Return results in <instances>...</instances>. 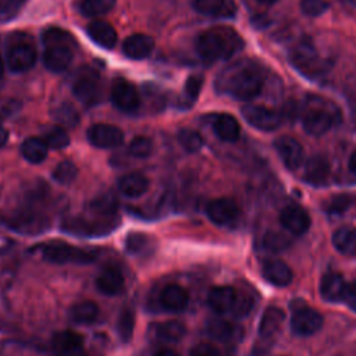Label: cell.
Segmentation results:
<instances>
[{
    "label": "cell",
    "mask_w": 356,
    "mask_h": 356,
    "mask_svg": "<svg viewBox=\"0 0 356 356\" xmlns=\"http://www.w3.org/2000/svg\"><path fill=\"white\" fill-rule=\"evenodd\" d=\"M285 320V313L275 306L267 307L259 323V334L263 338L274 337L282 327Z\"/></svg>",
    "instance_id": "83f0119b"
},
{
    "label": "cell",
    "mask_w": 356,
    "mask_h": 356,
    "mask_svg": "<svg viewBox=\"0 0 356 356\" xmlns=\"http://www.w3.org/2000/svg\"><path fill=\"white\" fill-rule=\"evenodd\" d=\"M188 303H189L188 292L177 284L165 285L160 292V305L167 312L179 313L186 309Z\"/></svg>",
    "instance_id": "7402d4cb"
},
{
    "label": "cell",
    "mask_w": 356,
    "mask_h": 356,
    "mask_svg": "<svg viewBox=\"0 0 356 356\" xmlns=\"http://www.w3.org/2000/svg\"><path fill=\"white\" fill-rule=\"evenodd\" d=\"M90 145L99 149H113L124 142L122 131L110 124H95L86 132Z\"/></svg>",
    "instance_id": "4fadbf2b"
},
{
    "label": "cell",
    "mask_w": 356,
    "mask_h": 356,
    "mask_svg": "<svg viewBox=\"0 0 356 356\" xmlns=\"http://www.w3.org/2000/svg\"><path fill=\"white\" fill-rule=\"evenodd\" d=\"M53 118L60 122L64 127H76L79 122V115L76 110L70 104V103H61L54 111H53Z\"/></svg>",
    "instance_id": "60d3db41"
},
{
    "label": "cell",
    "mask_w": 356,
    "mask_h": 356,
    "mask_svg": "<svg viewBox=\"0 0 356 356\" xmlns=\"http://www.w3.org/2000/svg\"><path fill=\"white\" fill-rule=\"evenodd\" d=\"M261 274L266 281L274 286H286L292 282L293 274L289 266L280 259H270L263 263Z\"/></svg>",
    "instance_id": "ffe728a7"
},
{
    "label": "cell",
    "mask_w": 356,
    "mask_h": 356,
    "mask_svg": "<svg viewBox=\"0 0 356 356\" xmlns=\"http://www.w3.org/2000/svg\"><path fill=\"white\" fill-rule=\"evenodd\" d=\"M335 122V113L324 107L323 103L320 106H313L312 108H309L302 118V127L305 132L312 136L325 135Z\"/></svg>",
    "instance_id": "ba28073f"
},
{
    "label": "cell",
    "mask_w": 356,
    "mask_h": 356,
    "mask_svg": "<svg viewBox=\"0 0 356 356\" xmlns=\"http://www.w3.org/2000/svg\"><path fill=\"white\" fill-rule=\"evenodd\" d=\"M241 292L232 286H216L209 292L207 303L218 314H232L238 306Z\"/></svg>",
    "instance_id": "5bb4252c"
},
{
    "label": "cell",
    "mask_w": 356,
    "mask_h": 356,
    "mask_svg": "<svg viewBox=\"0 0 356 356\" xmlns=\"http://www.w3.org/2000/svg\"><path fill=\"white\" fill-rule=\"evenodd\" d=\"M342 3H345L346 6H350V7H356V0H341Z\"/></svg>",
    "instance_id": "db71d44e"
},
{
    "label": "cell",
    "mask_w": 356,
    "mask_h": 356,
    "mask_svg": "<svg viewBox=\"0 0 356 356\" xmlns=\"http://www.w3.org/2000/svg\"><path fill=\"white\" fill-rule=\"evenodd\" d=\"M38 58V51L31 42H15L8 46L6 53L7 67L13 72H25L31 70Z\"/></svg>",
    "instance_id": "9c48e42d"
},
{
    "label": "cell",
    "mask_w": 356,
    "mask_h": 356,
    "mask_svg": "<svg viewBox=\"0 0 356 356\" xmlns=\"http://www.w3.org/2000/svg\"><path fill=\"white\" fill-rule=\"evenodd\" d=\"M111 102L118 110L124 113H134L140 106V96L129 81L117 78L111 86Z\"/></svg>",
    "instance_id": "8fae6325"
},
{
    "label": "cell",
    "mask_w": 356,
    "mask_h": 356,
    "mask_svg": "<svg viewBox=\"0 0 356 356\" xmlns=\"http://www.w3.org/2000/svg\"><path fill=\"white\" fill-rule=\"evenodd\" d=\"M328 177H330V164L325 157L316 154L305 161L302 178L306 184L313 186H321L327 184Z\"/></svg>",
    "instance_id": "d6986e66"
},
{
    "label": "cell",
    "mask_w": 356,
    "mask_h": 356,
    "mask_svg": "<svg viewBox=\"0 0 356 356\" xmlns=\"http://www.w3.org/2000/svg\"><path fill=\"white\" fill-rule=\"evenodd\" d=\"M264 86V72L252 60H239L228 65L217 76L216 88L220 93L236 100H252L259 96Z\"/></svg>",
    "instance_id": "6da1fadb"
},
{
    "label": "cell",
    "mask_w": 356,
    "mask_h": 356,
    "mask_svg": "<svg viewBox=\"0 0 356 356\" xmlns=\"http://www.w3.org/2000/svg\"><path fill=\"white\" fill-rule=\"evenodd\" d=\"M49 146L40 138H28L21 145L24 159L32 164H40L47 157Z\"/></svg>",
    "instance_id": "1f68e13d"
},
{
    "label": "cell",
    "mask_w": 356,
    "mask_h": 356,
    "mask_svg": "<svg viewBox=\"0 0 356 356\" xmlns=\"http://www.w3.org/2000/svg\"><path fill=\"white\" fill-rule=\"evenodd\" d=\"M25 0H0V21L6 22L14 18Z\"/></svg>",
    "instance_id": "7dc6e473"
},
{
    "label": "cell",
    "mask_w": 356,
    "mask_h": 356,
    "mask_svg": "<svg viewBox=\"0 0 356 356\" xmlns=\"http://www.w3.org/2000/svg\"><path fill=\"white\" fill-rule=\"evenodd\" d=\"M153 356H179V355L170 349H161V350H157Z\"/></svg>",
    "instance_id": "f5cc1de1"
},
{
    "label": "cell",
    "mask_w": 356,
    "mask_h": 356,
    "mask_svg": "<svg viewBox=\"0 0 356 356\" xmlns=\"http://www.w3.org/2000/svg\"><path fill=\"white\" fill-rule=\"evenodd\" d=\"M288 58L293 68L309 78L324 75L331 65L328 60L321 57L314 43L309 38H303L296 44H293L289 50Z\"/></svg>",
    "instance_id": "277c9868"
},
{
    "label": "cell",
    "mask_w": 356,
    "mask_h": 356,
    "mask_svg": "<svg viewBox=\"0 0 356 356\" xmlns=\"http://www.w3.org/2000/svg\"><path fill=\"white\" fill-rule=\"evenodd\" d=\"M42 256L54 264H90L96 256L82 248L61 241H51L42 246Z\"/></svg>",
    "instance_id": "5b68a950"
},
{
    "label": "cell",
    "mask_w": 356,
    "mask_h": 356,
    "mask_svg": "<svg viewBox=\"0 0 356 356\" xmlns=\"http://www.w3.org/2000/svg\"><path fill=\"white\" fill-rule=\"evenodd\" d=\"M43 63L51 72L65 71L74 58V38L61 28H47L42 33Z\"/></svg>",
    "instance_id": "3957f363"
},
{
    "label": "cell",
    "mask_w": 356,
    "mask_h": 356,
    "mask_svg": "<svg viewBox=\"0 0 356 356\" xmlns=\"http://www.w3.org/2000/svg\"><path fill=\"white\" fill-rule=\"evenodd\" d=\"M3 72H4V61H3V58H1V56H0V78H1Z\"/></svg>",
    "instance_id": "9f6ffc18"
},
{
    "label": "cell",
    "mask_w": 356,
    "mask_h": 356,
    "mask_svg": "<svg viewBox=\"0 0 356 356\" xmlns=\"http://www.w3.org/2000/svg\"><path fill=\"white\" fill-rule=\"evenodd\" d=\"M51 346L56 356H88L83 339L74 331H61L53 337Z\"/></svg>",
    "instance_id": "2e32d148"
},
{
    "label": "cell",
    "mask_w": 356,
    "mask_h": 356,
    "mask_svg": "<svg viewBox=\"0 0 356 356\" xmlns=\"http://www.w3.org/2000/svg\"><path fill=\"white\" fill-rule=\"evenodd\" d=\"M153 150V143L149 138L146 136H136L129 142L128 152L131 156L138 157V159H146L152 154Z\"/></svg>",
    "instance_id": "ee69618b"
},
{
    "label": "cell",
    "mask_w": 356,
    "mask_h": 356,
    "mask_svg": "<svg viewBox=\"0 0 356 356\" xmlns=\"http://www.w3.org/2000/svg\"><path fill=\"white\" fill-rule=\"evenodd\" d=\"M127 252L135 256L147 254L152 250V239L142 232H132L125 239Z\"/></svg>",
    "instance_id": "836d02e7"
},
{
    "label": "cell",
    "mask_w": 356,
    "mask_h": 356,
    "mask_svg": "<svg viewBox=\"0 0 356 356\" xmlns=\"http://www.w3.org/2000/svg\"><path fill=\"white\" fill-rule=\"evenodd\" d=\"M90 210L96 216L111 218L114 217L117 210V200L111 193L100 195L90 203Z\"/></svg>",
    "instance_id": "e575fe53"
},
{
    "label": "cell",
    "mask_w": 356,
    "mask_h": 356,
    "mask_svg": "<svg viewBox=\"0 0 356 356\" xmlns=\"http://www.w3.org/2000/svg\"><path fill=\"white\" fill-rule=\"evenodd\" d=\"M350 206V197L348 195L339 193L334 197H331L330 200H327V203L324 204V209L330 213V214H341L343 211H346Z\"/></svg>",
    "instance_id": "bcb514c9"
},
{
    "label": "cell",
    "mask_w": 356,
    "mask_h": 356,
    "mask_svg": "<svg viewBox=\"0 0 356 356\" xmlns=\"http://www.w3.org/2000/svg\"><path fill=\"white\" fill-rule=\"evenodd\" d=\"M150 186L149 179L139 172H131L120 178L118 191L127 197H140L147 192Z\"/></svg>",
    "instance_id": "4316f807"
},
{
    "label": "cell",
    "mask_w": 356,
    "mask_h": 356,
    "mask_svg": "<svg viewBox=\"0 0 356 356\" xmlns=\"http://www.w3.org/2000/svg\"><path fill=\"white\" fill-rule=\"evenodd\" d=\"M125 280L122 273L115 267H107L96 278V288L99 292L107 296L120 295L124 291Z\"/></svg>",
    "instance_id": "cb8c5ba5"
},
{
    "label": "cell",
    "mask_w": 356,
    "mask_h": 356,
    "mask_svg": "<svg viewBox=\"0 0 356 356\" xmlns=\"http://www.w3.org/2000/svg\"><path fill=\"white\" fill-rule=\"evenodd\" d=\"M280 221L285 229L293 235H303L310 228V217L307 211L298 204H288L281 210Z\"/></svg>",
    "instance_id": "e0dca14e"
},
{
    "label": "cell",
    "mask_w": 356,
    "mask_h": 356,
    "mask_svg": "<svg viewBox=\"0 0 356 356\" xmlns=\"http://www.w3.org/2000/svg\"><path fill=\"white\" fill-rule=\"evenodd\" d=\"M348 282L337 273H327L321 278L320 284V293L321 298L327 302H342L345 289H346Z\"/></svg>",
    "instance_id": "484cf974"
},
{
    "label": "cell",
    "mask_w": 356,
    "mask_h": 356,
    "mask_svg": "<svg viewBox=\"0 0 356 356\" xmlns=\"http://www.w3.org/2000/svg\"><path fill=\"white\" fill-rule=\"evenodd\" d=\"M332 245L342 254H356V229L350 227L338 228L332 234Z\"/></svg>",
    "instance_id": "4dcf8cb0"
},
{
    "label": "cell",
    "mask_w": 356,
    "mask_h": 356,
    "mask_svg": "<svg viewBox=\"0 0 356 356\" xmlns=\"http://www.w3.org/2000/svg\"><path fill=\"white\" fill-rule=\"evenodd\" d=\"M72 93L74 96L88 107H92L100 103L103 97V86L100 75L96 70L85 67L82 68L72 81Z\"/></svg>",
    "instance_id": "8992f818"
},
{
    "label": "cell",
    "mask_w": 356,
    "mask_h": 356,
    "mask_svg": "<svg viewBox=\"0 0 356 356\" xmlns=\"http://www.w3.org/2000/svg\"><path fill=\"white\" fill-rule=\"evenodd\" d=\"M178 142L189 153H196L203 147V138L200 134L189 128H184L178 132Z\"/></svg>",
    "instance_id": "f35d334b"
},
{
    "label": "cell",
    "mask_w": 356,
    "mask_h": 356,
    "mask_svg": "<svg viewBox=\"0 0 356 356\" xmlns=\"http://www.w3.org/2000/svg\"><path fill=\"white\" fill-rule=\"evenodd\" d=\"M154 47V40L145 33H134L128 36L122 43V51L132 60L146 58Z\"/></svg>",
    "instance_id": "603a6c76"
},
{
    "label": "cell",
    "mask_w": 356,
    "mask_h": 356,
    "mask_svg": "<svg viewBox=\"0 0 356 356\" xmlns=\"http://www.w3.org/2000/svg\"><path fill=\"white\" fill-rule=\"evenodd\" d=\"M274 147L288 170H298L305 160L302 145L292 136H280L274 142Z\"/></svg>",
    "instance_id": "9a60e30c"
},
{
    "label": "cell",
    "mask_w": 356,
    "mask_h": 356,
    "mask_svg": "<svg viewBox=\"0 0 356 356\" xmlns=\"http://www.w3.org/2000/svg\"><path fill=\"white\" fill-rule=\"evenodd\" d=\"M348 167H349V171L353 177H356V150L352 153V156L349 157V161H348Z\"/></svg>",
    "instance_id": "f907efd6"
},
{
    "label": "cell",
    "mask_w": 356,
    "mask_h": 356,
    "mask_svg": "<svg viewBox=\"0 0 356 356\" xmlns=\"http://www.w3.org/2000/svg\"><path fill=\"white\" fill-rule=\"evenodd\" d=\"M154 337L165 343H177L185 335V325L177 320L157 323L153 325Z\"/></svg>",
    "instance_id": "f546056e"
},
{
    "label": "cell",
    "mask_w": 356,
    "mask_h": 356,
    "mask_svg": "<svg viewBox=\"0 0 356 356\" xmlns=\"http://www.w3.org/2000/svg\"><path fill=\"white\" fill-rule=\"evenodd\" d=\"M206 214L211 222L220 227L231 225L239 217L238 204L229 197H218L207 203Z\"/></svg>",
    "instance_id": "7c38bea8"
},
{
    "label": "cell",
    "mask_w": 356,
    "mask_h": 356,
    "mask_svg": "<svg viewBox=\"0 0 356 356\" xmlns=\"http://www.w3.org/2000/svg\"><path fill=\"white\" fill-rule=\"evenodd\" d=\"M115 6V0H82L81 13L85 17H97L108 13Z\"/></svg>",
    "instance_id": "74e56055"
},
{
    "label": "cell",
    "mask_w": 356,
    "mask_h": 356,
    "mask_svg": "<svg viewBox=\"0 0 356 356\" xmlns=\"http://www.w3.org/2000/svg\"><path fill=\"white\" fill-rule=\"evenodd\" d=\"M70 317L76 324H92L99 317V306L92 300H82L70 309Z\"/></svg>",
    "instance_id": "d6a6232c"
},
{
    "label": "cell",
    "mask_w": 356,
    "mask_h": 356,
    "mask_svg": "<svg viewBox=\"0 0 356 356\" xmlns=\"http://www.w3.org/2000/svg\"><path fill=\"white\" fill-rule=\"evenodd\" d=\"M324 317L320 312L302 306L293 310L291 316V328L296 335L310 337L321 330Z\"/></svg>",
    "instance_id": "30bf717a"
},
{
    "label": "cell",
    "mask_w": 356,
    "mask_h": 356,
    "mask_svg": "<svg viewBox=\"0 0 356 356\" xmlns=\"http://www.w3.org/2000/svg\"><path fill=\"white\" fill-rule=\"evenodd\" d=\"M193 8L213 18H231L236 13L235 0H193Z\"/></svg>",
    "instance_id": "44dd1931"
},
{
    "label": "cell",
    "mask_w": 356,
    "mask_h": 356,
    "mask_svg": "<svg viewBox=\"0 0 356 356\" xmlns=\"http://www.w3.org/2000/svg\"><path fill=\"white\" fill-rule=\"evenodd\" d=\"M43 140L46 142L49 149H54V150L64 149L70 145V136L67 131L61 127L49 128L43 135Z\"/></svg>",
    "instance_id": "8d00e7d4"
},
{
    "label": "cell",
    "mask_w": 356,
    "mask_h": 356,
    "mask_svg": "<svg viewBox=\"0 0 356 356\" xmlns=\"http://www.w3.org/2000/svg\"><path fill=\"white\" fill-rule=\"evenodd\" d=\"M200 58L207 63L228 60L243 49V40L239 33L229 26H213L203 31L195 42Z\"/></svg>",
    "instance_id": "7a4b0ae2"
},
{
    "label": "cell",
    "mask_w": 356,
    "mask_h": 356,
    "mask_svg": "<svg viewBox=\"0 0 356 356\" xmlns=\"http://www.w3.org/2000/svg\"><path fill=\"white\" fill-rule=\"evenodd\" d=\"M259 3H261V4H267V6H270V4H274L277 0H257Z\"/></svg>",
    "instance_id": "11a10c76"
},
{
    "label": "cell",
    "mask_w": 356,
    "mask_h": 356,
    "mask_svg": "<svg viewBox=\"0 0 356 356\" xmlns=\"http://www.w3.org/2000/svg\"><path fill=\"white\" fill-rule=\"evenodd\" d=\"M88 36L103 49H113L117 43V31L106 21H93L86 26Z\"/></svg>",
    "instance_id": "d4e9b609"
},
{
    "label": "cell",
    "mask_w": 356,
    "mask_h": 356,
    "mask_svg": "<svg viewBox=\"0 0 356 356\" xmlns=\"http://www.w3.org/2000/svg\"><path fill=\"white\" fill-rule=\"evenodd\" d=\"M300 10L307 17H318L324 14L330 4L327 0H300Z\"/></svg>",
    "instance_id": "f6af8a7d"
},
{
    "label": "cell",
    "mask_w": 356,
    "mask_h": 356,
    "mask_svg": "<svg viewBox=\"0 0 356 356\" xmlns=\"http://www.w3.org/2000/svg\"><path fill=\"white\" fill-rule=\"evenodd\" d=\"M202 86H203V76L202 75H191L186 82H185V86H184V107H191L200 90H202Z\"/></svg>",
    "instance_id": "b9f144b4"
},
{
    "label": "cell",
    "mask_w": 356,
    "mask_h": 356,
    "mask_svg": "<svg viewBox=\"0 0 356 356\" xmlns=\"http://www.w3.org/2000/svg\"><path fill=\"white\" fill-rule=\"evenodd\" d=\"M191 356H222V353L217 346L207 342H200L192 348Z\"/></svg>",
    "instance_id": "c3c4849f"
},
{
    "label": "cell",
    "mask_w": 356,
    "mask_h": 356,
    "mask_svg": "<svg viewBox=\"0 0 356 356\" xmlns=\"http://www.w3.org/2000/svg\"><path fill=\"white\" fill-rule=\"evenodd\" d=\"M8 140V131L0 125V147H3Z\"/></svg>",
    "instance_id": "816d5d0a"
},
{
    "label": "cell",
    "mask_w": 356,
    "mask_h": 356,
    "mask_svg": "<svg viewBox=\"0 0 356 356\" xmlns=\"http://www.w3.org/2000/svg\"><path fill=\"white\" fill-rule=\"evenodd\" d=\"M204 331L210 338L221 342H234L242 338V328L221 317L210 318L204 325Z\"/></svg>",
    "instance_id": "ac0fdd59"
},
{
    "label": "cell",
    "mask_w": 356,
    "mask_h": 356,
    "mask_svg": "<svg viewBox=\"0 0 356 356\" xmlns=\"http://www.w3.org/2000/svg\"><path fill=\"white\" fill-rule=\"evenodd\" d=\"M135 314L131 309H124L117 320V334L122 342H129L134 334Z\"/></svg>",
    "instance_id": "d590c367"
},
{
    "label": "cell",
    "mask_w": 356,
    "mask_h": 356,
    "mask_svg": "<svg viewBox=\"0 0 356 356\" xmlns=\"http://www.w3.org/2000/svg\"><path fill=\"white\" fill-rule=\"evenodd\" d=\"M242 115L249 125L264 132L275 131L282 124V115L277 110L260 104H246Z\"/></svg>",
    "instance_id": "52a82bcc"
},
{
    "label": "cell",
    "mask_w": 356,
    "mask_h": 356,
    "mask_svg": "<svg viewBox=\"0 0 356 356\" xmlns=\"http://www.w3.org/2000/svg\"><path fill=\"white\" fill-rule=\"evenodd\" d=\"M78 168L72 161H61L53 170V179L60 185H70L75 181Z\"/></svg>",
    "instance_id": "ab89813d"
},
{
    "label": "cell",
    "mask_w": 356,
    "mask_h": 356,
    "mask_svg": "<svg viewBox=\"0 0 356 356\" xmlns=\"http://www.w3.org/2000/svg\"><path fill=\"white\" fill-rule=\"evenodd\" d=\"M214 134L224 142H236L241 135V127L238 121L229 114H218L213 122Z\"/></svg>",
    "instance_id": "f1b7e54d"
},
{
    "label": "cell",
    "mask_w": 356,
    "mask_h": 356,
    "mask_svg": "<svg viewBox=\"0 0 356 356\" xmlns=\"http://www.w3.org/2000/svg\"><path fill=\"white\" fill-rule=\"evenodd\" d=\"M342 302H345L349 309L356 312V282H349L346 285Z\"/></svg>",
    "instance_id": "681fc988"
},
{
    "label": "cell",
    "mask_w": 356,
    "mask_h": 356,
    "mask_svg": "<svg viewBox=\"0 0 356 356\" xmlns=\"http://www.w3.org/2000/svg\"><path fill=\"white\" fill-rule=\"evenodd\" d=\"M263 248L268 252L277 253V252H282L284 249H286L289 246V241L285 235H282L281 232H275V231H268L266 232V235L263 236Z\"/></svg>",
    "instance_id": "7bdbcfd3"
}]
</instances>
